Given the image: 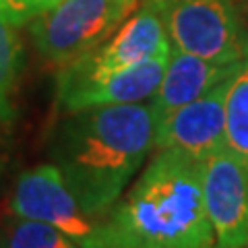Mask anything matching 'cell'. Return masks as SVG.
<instances>
[{
    "mask_svg": "<svg viewBox=\"0 0 248 248\" xmlns=\"http://www.w3.org/2000/svg\"><path fill=\"white\" fill-rule=\"evenodd\" d=\"M89 248H215L201 161L161 149L102 215Z\"/></svg>",
    "mask_w": 248,
    "mask_h": 248,
    "instance_id": "cell-1",
    "label": "cell"
},
{
    "mask_svg": "<svg viewBox=\"0 0 248 248\" xmlns=\"http://www.w3.org/2000/svg\"><path fill=\"white\" fill-rule=\"evenodd\" d=\"M149 104L97 106L71 112L52 141V164L91 215L102 219L153 151Z\"/></svg>",
    "mask_w": 248,
    "mask_h": 248,
    "instance_id": "cell-2",
    "label": "cell"
},
{
    "mask_svg": "<svg viewBox=\"0 0 248 248\" xmlns=\"http://www.w3.org/2000/svg\"><path fill=\"white\" fill-rule=\"evenodd\" d=\"M141 0H60L31 21V35L42 56L58 68L110 40Z\"/></svg>",
    "mask_w": 248,
    "mask_h": 248,
    "instance_id": "cell-3",
    "label": "cell"
},
{
    "mask_svg": "<svg viewBox=\"0 0 248 248\" xmlns=\"http://www.w3.org/2000/svg\"><path fill=\"white\" fill-rule=\"evenodd\" d=\"M153 6L172 48L217 64L248 58V29L230 0H170Z\"/></svg>",
    "mask_w": 248,
    "mask_h": 248,
    "instance_id": "cell-4",
    "label": "cell"
},
{
    "mask_svg": "<svg viewBox=\"0 0 248 248\" xmlns=\"http://www.w3.org/2000/svg\"><path fill=\"white\" fill-rule=\"evenodd\" d=\"M9 211L11 215L48 223L73 238L81 248H89L99 223V217L83 207L60 168L52 161L29 168L17 178Z\"/></svg>",
    "mask_w": 248,
    "mask_h": 248,
    "instance_id": "cell-5",
    "label": "cell"
},
{
    "mask_svg": "<svg viewBox=\"0 0 248 248\" xmlns=\"http://www.w3.org/2000/svg\"><path fill=\"white\" fill-rule=\"evenodd\" d=\"M170 50H172V44H170L159 11L153 4L143 2L141 9L135 15H130L114 31L110 40L97 46L93 52L60 66L58 79L77 81L99 77L139 64V62L155 58L159 54H168Z\"/></svg>",
    "mask_w": 248,
    "mask_h": 248,
    "instance_id": "cell-6",
    "label": "cell"
},
{
    "mask_svg": "<svg viewBox=\"0 0 248 248\" xmlns=\"http://www.w3.org/2000/svg\"><path fill=\"white\" fill-rule=\"evenodd\" d=\"M201 182L215 248H246L248 168L223 147L201 161Z\"/></svg>",
    "mask_w": 248,
    "mask_h": 248,
    "instance_id": "cell-7",
    "label": "cell"
},
{
    "mask_svg": "<svg viewBox=\"0 0 248 248\" xmlns=\"http://www.w3.org/2000/svg\"><path fill=\"white\" fill-rule=\"evenodd\" d=\"M170 52L99 77L77 81L56 79V104L62 112L71 114L97 106L147 102L159 87V81L168 66Z\"/></svg>",
    "mask_w": 248,
    "mask_h": 248,
    "instance_id": "cell-8",
    "label": "cell"
},
{
    "mask_svg": "<svg viewBox=\"0 0 248 248\" xmlns=\"http://www.w3.org/2000/svg\"><path fill=\"white\" fill-rule=\"evenodd\" d=\"M228 83V81H226ZM226 83L155 124L153 151L170 149L203 161L226 147Z\"/></svg>",
    "mask_w": 248,
    "mask_h": 248,
    "instance_id": "cell-9",
    "label": "cell"
},
{
    "mask_svg": "<svg viewBox=\"0 0 248 248\" xmlns=\"http://www.w3.org/2000/svg\"><path fill=\"white\" fill-rule=\"evenodd\" d=\"M238 64L240 62H236V64H217V62L172 48L159 87L149 102L155 124L178 108L195 102L217 85L226 83L232 73L238 68Z\"/></svg>",
    "mask_w": 248,
    "mask_h": 248,
    "instance_id": "cell-10",
    "label": "cell"
},
{
    "mask_svg": "<svg viewBox=\"0 0 248 248\" xmlns=\"http://www.w3.org/2000/svg\"><path fill=\"white\" fill-rule=\"evenodd\" d=\"M226 149L248 168V58L226 83Z\"/></svg>",
    "mask_w": 248,
    "mask_h": 248,
    "instance_id": "cell-11",
    "label": "cell"
},
{
    "mask_svg": "<svg viewBox=\"0 0 248 248\" xmlns=\"http://www.w3.org/2000/svg\"><path fill=\"white\" fill-rule=\"evenodd\" d=\"M0 248H81L73 238L42 221L11 215L0 226Z\"/></svg>",
    "mask_w": 248,
    "mask_h": 248,
    "instance_id": "cell-12",
    "label": "cell"
},
{
    "mask_svg": "<svg viewBox=\"0 0 248 248\" xmlns=\"http://www.w3.org/2000/svg\"><path fill=\"white\" fill-rule=\"evenodd\" d=\"M23 66V48L13 23L0 15V118L9 124L15 118L13 93Z\"/></svg>",
    "mask_w": 248,
    "mask_h": 248,
    "instance_id": "cell-13",
    "label": "cell"
},
{
    "mask_svg": "<svg viewBox=\"0 0 248 248\" xmlns=\"http://www.w3.org/2000/svg\"><path fill=\"white\" fill-rule=\"evenodd\" d=\"M58 2L60 0H0V15L15 27H21L54 9Z\"/></svg>",
    "mask_w": 248,
    "mask_h": 248,
    "instance_id": "cell-14",
    "label": "cell"
},
{
    "mask_svg": "<svg viewBox=\"0 0 248 248\" xmlns=\"http://www.w3.org/2000/svg\"><path fill=\"white\" fill-rule=\"evenodd\" d=\"M147 4H164V2H170V0H143Z\"/></svg>",
    "mask_w": 248,
    "mask_h": 248,
    "instance_id": "cell-15",
    "label": "cell"
},
{
    "mask_svg": "<svg viewBox=\"0 0 248 248\" xmlns=\"http://www.w3.org/2000/svg\"><path fill=\"white\" fill-rule=\"evenodd\" d=\"M4 124H6V122H4L2 118H0V141H2V126H4Z\"/></svg>",
    "mask_w": 248,
    "mask_h": 248,
    "instance_id": "cell-16",
    "label": "cell"
}]
</instances>
